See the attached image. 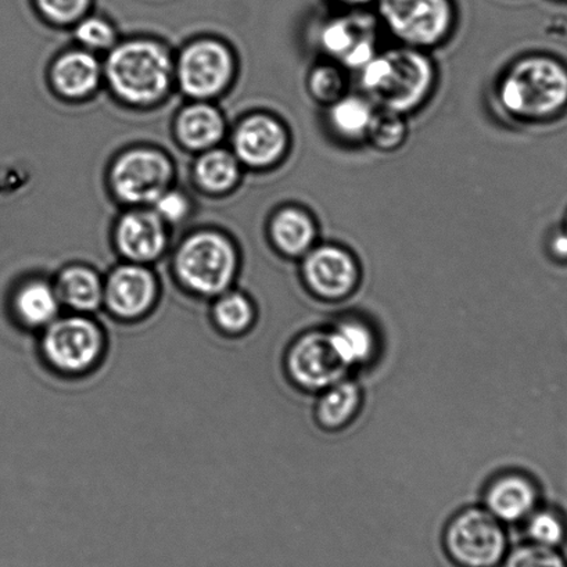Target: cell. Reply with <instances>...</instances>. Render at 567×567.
I'll return each mask as SVG.
<instances>
[{
	"label": "cell",
	"instance_id": "6da1fadb",
	"mask_svg": "<svg viewBox=\"0 0 567 567\" xmlns=\"http://www.w3.org/2000/svg\"><path fill=\"white\" fill-rule=\"evenodd\" d=\"M107 349L103 324L93 316L69 312L42 330L38 352L62 377H82L101 365Z\"/></svg>",
	"mask_w": 567,
	"mask_h": 567
},
{
	"label": "cell",
	"instance_id": "7a4b0ae2",
	"mask_svg": "<svg viewBox=\"0 0 567 567\" xmlns=\"http://www.w3.org/2000/svg\"><path fill=\"white\" fill-rule=\"evenodd\" d=\"M501 101L511 113L545 118L567 106V69L553 58L522 60L501 86Z\"/></svg>",
	"mask_w": 567,
	"mask_h": 567
},
{
	"label": "cell",
	"instance_id": "3957f363",
	"mask_svg": "<svg viewBox=\"0 0 567 567\" xmlns=\"http://www.w3.org/2000/svg\"><path fill=\"white\" fill-rule=\"evenodd\" d=\"M433 70L421 53L399 49L373 58L363 68L362 84L384 110L405 113L422 102L431 90Z\"/></svg>",
	"mask_w": 567,
	"mask_h": 567
},
{
	"label": "cell",
	"instance_id": "277c9868",
	"mask_svg": "<svg viewBox=\"0 0 567 567\" xmlns=\"http://www.w3.org/2000/svg\"><path fill=\"white\" fill-rule=\"evenodd\" d=\"M238 272V257L224 236L203 233L190 236L175 258V274L192 295L216 299L230 290Z\"/></svg>",
	"mask_w": 567,
	"mask_h": 567
},
{
	"label": "cell",
	"instance_id": "5b68a950",
	"mask_svg": "<svg viewBox=\"0 0 567 567\" xmlns=\"http://www.w3.org/2000/svg\"><path fill=\"white\" fill-rule=\"evenodd\" d=\"M443 549L454 567H501L509 550L505 526L486 508L456 514L443 534Z\"/></svg>",
	"mask_w": 567,
	"mask_h": 567
},
{
	"label": "cell",
	"instance_id": "8992f818",
	"mask_svg": "<svg viewBox=\"0 0 567 567\" xmlns=\"http://www.w3.org/2000/svg\"><path fill=\"white\" fill-rule=\"evenodd\" d=\"M110 85L120 97L134 103L156 101L167 91L171 62L153 42H130L114 49L106 65Z\"/></svg>",
	"mask_w": 567,
	"mask_h": 567
},
{
	"label": "cell",
	"instance_id": "52a82bcc",
	"mask_svg": "<svg viewBox=\"0 0 567 567\" xmlns=\"http://www.w3.org/2000/svg\"><path fill=\"white\" fill-rule=\"evenodd\" d=\"M286 372L297 388L321 393L347 377V369L336 355L328 330L302 333L286 354Z\"/></svg>",
	"mask_w": 567,
	"mask_h": 567
},
{
	"label": "cell",
	"instance_id": "ba28073f",
	"mask_svg": "<svg viewBox=\"0 0 567 567\" xmlns=\"http://www.w3.org/2000/svg\"><path fill=\"white\" fill-rule=\"evenodd\" d=\"M381 16L390 31L412 47H431L449 31V0H381Z\"/></svg>",
	"mask_w": 567,
	"mask_h": 567
},
{
	"label": "cell",
	"instance_id": "9c48e42d",
	"mask_svg": "<svg viewBox=\"0 0 567 567\" xmlns=\"http://www.w3.org/2000/svg\"><path fill=\"white\" fill-rule=\"evenodd\" d=\"M159 296L158 282L142 264L115 268L104 282V302L110 317L135 322L151 316Z\"/></svg>",
	"mask_w": 567,
	"mask_h": 567
},
{
	"label": "cell",
	"instance_id": "30bf717a",
	"mask_svg": "<svg viewBox=\"0 0 567 567\" xmlns=\"http://www.w3.org/2000/svg\"><path fill=\"white\" fill-rule=\"evenodd\" d=\"M171 165L163 154L152 151L126 153L113 169V186L128 203H152L167 192Z\"/></svg>",
	"mask_w": 567,
	"mask_h": 567
},
{
	"label": "cell",
	"instance_id": "8fae6325",
	"mask_svg": "<svg viewBox=\"0 0 567 567\" xmlns=\"http://www.w3.org/2000/svg\"><path fill=\"white\" fill-rule=\"evenodd\" d=\"M233 74V58L217 42H197L186 49L179 62L182 90L189 96L210 97L223 90Z\"/></svg>",
	"mask_w": 567,
	"mask_h": 567
},
{
	"label": "cell",
	"instance_id": "7c38bea8",
	"mask_svg": "<svg viewBox=\"0 0 567 567\" xmlns=\"http://www.w3.org/2000/svg\"><path fill=\"white\" fill-rule=\"evenodd\" d=\"M302 277L308 289L319 299L340 301L355 290L358 267L349 252L339 247L323 246L308 252L302 264Z\"/></svg>",
	"mask_w": 567,
	"mask_h": 567
},
{
	"label": "cell",
	"instance_id": "4fadbf2b",
	"mask_svg": "<svg viewBox=\"0 0 567 567\" xmlns=\"http://www.w3.org/2000/svg\"><path fill=\"white\" fill-rule=\"evenodd\" d=\"M484 505L503 525H517L538 508L539 488L530 476L519 472L494 478L484 495Z\"/></svg>",
	"mask_w": 567,
	"mask_h": 567
},
{
	"label": "cell",
	"instance_id": "5bb4252c",
	"mask_svg": "<svg viewBox=\"0 0 567 567\" xmlns=\"http://www.w3.org/2000/svg\"><path fill=\"white\" fill-rule=\"evenodd\" d=\"M121 252L134 264L156 260L167 245L163 219L156 213L126 214L117 229Z\"/></svg>",
	"mask_w": 567,
	"mask_h": 567
},
{
	"label": "cell",
	"instance_id": "9a60e30c",
	"mask_svg": "<svg viewBox=\"0 0 567 567\" xmlns=\"http://www.w3.org/2000/svg\"><path fill=\"white\" fill-rule=\"evenodd\" d=\"M286 147V132L277 121L257 115L246 120L235 136V151L251 167H267L277 162Z\"/></svg>",
	"mask_w": 567,
	"mask_h": 567
},
{
	"label": "cell",
	"instance_id": "2e32d148",
	"mask_svg": "<svg viewBox=\"0 0 567 567\" xmlns=\"http://www.w3.org/2000/svg\"><path fill=\"white\" fill-rule=\"evenodd\" d=\"M62 301L54 285L43 279H31L20 286L12 299L14 321L29 332H42L62 316Z\"/></svg>",
	"mask_w": 567,
	"mask_h": 567
},
{
	"label": "cell",
	"instance_id": "e0dca14e",
	"mask_svg": "<svg viewBox=\"0 0 567 567\" xmlns=\"http://www.w3.org/2000/svg\"><path fill=\"white\" fill-rule=\"evenodd\" d=\"M321 42L324 51L343 59L350 68H363L374 58L368 21L334 20L324 27Z\"/></svg>",
	"mask_w": 567,
	"mask_h": 567
},
{
	"label": "cell",
	"instance_id": "ac0fdd59",
	"mask_svg": "<svg viewBox=\"0 0 567 567\" xmlns=\"http://www.w3.org/2000/svg\"><path fill=\"white\" fill-rule=\"evenodd\" d=\"M54 288L69 312L96 316L104 302V282L96 271L85 266H71L59 275Z\"/></svg>",
	"mask_w": 567,
	"mask_h": 567
},
{
	"label": "cell",
	"instance_id": "d6986e66",
	"mask_svg": "<svg viewBox=\"0 0 567 567\" xmlns=\"http://www.w3.org/2000/svg\"><path fill=\"white\" fill-rule=\"evenodd\" d=\"M330 343L343 365L355 369L377 357L378 336L371 324L357 317H344L328 330Z\"/></svg>",
	"mask_w": 567,
	"mask_h": 567
},
{
	"label": "cell",
	"instance_id": "ffe728a7",
	"mask_svg": "<svg viewBox=\"0 0 567 567\" xmlns=\"http://www.w3.org/2000/svg\"><path fill=\"white\" fill-rule=\"evenodd\" d=\"M362 405V392L355 382H340L321 392L316 409L319 425L327 431H340L355 420Z\"/></svg>",
	"mask_w": 567,
	"mask_h": 567
},
{
	"label": "cell",
	"instance_id": "44dd1931",
	"mask_svg": "<svg viewBox=\"0 0 567 567\" xmlns=\"http://www.w3.org/2000/svg\"><path fill=\"white\" fill-rule=\"evenodd\" d=\"M257 316L256 302L238 290L216 297L210 310L214 328L228 338L249 334L256 327Z\"/></svg>",
	"mask_w": 567,
	"mask_h": 567
},
{
	"label": "cell",
	"instance_id": "7402d4cb",
	"mask_svg": "<svg viewBox=\"0 0 567 567\" xmlns=\"http://www.w3.org/2000/svg\"><path fill=\"white\" fill-rule=\"evenodd\" d=\"M101 79L97 60L86 52H70L54 64L53 82L69 97H82L95 90Z\"/></svg>",
	"mask_w": 567,
	"mask_h": 567
},
{
	"label": "cell",
	"instance_id": "603a6c76",
	"mask_svg": "<svg viewBox=\"0 0 567 567\" xmlns=\"http://www.w3.org/2000/svg\"><path fill=\"white\" fill-rule=\"evenodd\" d=\"M224 128L221 114L208 104H194L185 109L178 120L181 141L194 148L216 145L224 135Z\"/></svg>",
	"mask_w": 567,
	"mask_h": 567
},
{
	"label": "cell",
	"instance_id": "cb8c5ba5",
	"mask_svg": "<svg viewBox=\"0 0 567 567\" xmlns=\"http://www.w3.org/2000/svg\"><path fill=\"white\" fill-rule=\"evenodd\" d=\"M275 244L285 255L297 257L310 249L316 229L306 213L288 208L280 212L272 223Z\"/></svg>",
	"mask_w": 567,
	"mask_h": 567
},
{
	"label": "cell",
	"instance_id": "d4e9b609",
	"mask_svg": "<svg viewBox=\"0 0 567 567\" xmlns=\"http://www.w3.org/2000/svg\"><path fill=\"white\" fill-rule=\"evenodd\" d=\"M527 542L561 549L567 543V519L554 508H538L525 522Z\"/></svg>",
	"mask_w": 567,
	"mask_h": 567
},
{
	"label": "cell",
	"instance_id": "484cf974",
	"mask_svg": "<svg viewBox=\"0 0 567 567\" xmlns=\"http://www.w3.org/2000/svg\"><path fill=\"white\" fill-rule=\"evenodd\" d=\"M238 175V162L233 154L225 151L208 152L196 167L197 181L207 190H227L234 186Z\"/></svg>",
	"mask_w": 567,
	"mask_h": 567
},
{
	"label": "cell",
	"instance_id": "4316f807",
	"mask_svg": "<svg viewBox=\"0 0 567 567\" xmlns=\"http://www.w3.org/2000/svg\"><path fill=\"white\" fill-rule=\"evenodd\" d=\"M372 107L360 97L341 99L330 112V121L336 130L346 136L367 134L373 117Z\"/></svg>",
	"mask_w": 567,
	"mask_h": 567
},
{
	"label": "cell",
	"instance_id": "83f0119b",
	"mask_svg": "<svg viewBox=\"0 0 567 567\" xmlns=\"http://www.w3.org/2000/svg\"><path fill=\"white\" fill-rule=\"evenodd\" d=\"M501 567H567L561 549L527 542L509 548Z\"/></svg>",
	"mask_w": 567,
	"mask_h": 567
},
{
	"label": "cell",
	"instance_id": "f1b7e54d",
	"mask_svg": "<svg viewBox=\"0 0 567 567\" xmlns=\"http://www.w3.org/2000/svg\"><path fill=\"white\" fill-rule=\"evenodd\" d=\"M367 134L378 147L393 148L403 142L405 125L398 113L383 110L379 114H373Z\"/></svg>",
	"mask_w": 567,
	"mask_h": 567
},
{
	"label": "cell",
	"instance_id": "f546056e",
	"mask_svg": "<svg viewBox=\"0 0 567 567\" xmlns=\"http://www.w3.org/2000/svg\"><path fill=\"white\" fill-rule=\"evenodd\" d=\"M343 85L341 74L333 68H319L311 75V92L321 102L338 101Z\"/></svg>",
	"mask_w": 567,
	"mask_h": 567
},
{
	"label": "cell",
	"instance_id": "4dcf8cb0",
	"mask_svg": "<svg viewBox=\"0 0 567 567\" xmlns=\"http://www.w3.org/2000/svg\"><path fill=\"white\" fill-rule=\"evenodd\" d=\"M87 4L90 0H38V7L47 18L62 24L80 19Z\"/></svg>",
	"mask_w": 567,
	"mask_h": 567
},
{
	"label": "cell",
	"instance_id": "1f68e13d",
	"mask_svg": "<svg viewBox=\"0 0 567 567\" xmlns=\"http://www.w3.org/2000/svg\"><path fill=\"white\" fill-rule=\"evenodd\" d=\"M75 34L80 42L93 49H104L112 45L115 37L112 25L101 19L82 21L76 27Z\"/></svg>",
	"mask_w": 567,
	"mask_h": 567
},
{
	"label": "cell",
	"instance_id": "d6a6232c",
	"mask_svg": "<svg viewBox=\"0 0 567 567\" xmlns=\"http://www.w3.org/2000/svg\"><path fill=\"white\" fill-rule=\"evenodd\" d=\"M156 214L164 221L176 223L184 218L187 214V200L185 196L176 194V192H164L156 202Z\"/></svg>",
	"mask_w": 567,
	"mask_h": 567
},
{
	"label": "cell",
	"instance_id": "836d02e7",
	"mask_svg": "<svg viewBox=\"0 0 567 567\" xmlns=\"http://www.w3.org/2000/svg\"><path fill=\"white\" fill-rule=\"evenodd\" d=\"M550 247H553V252L556 258L567 261V234L565 233V229L564 233L555 236Z\"/></svg>",
	"mask_w": 567,
	"mask_h": 567
},
{
	"label": "cell",
	"instance_id": "e575fe53",
	"mask_svg": "<svg viewBox=\"0 0 567 567\" xmlns=\"http://www.w3.org/2000/svg\"><path fill=\"white\" fill-rule=\"evenodd\" d=\"M340 2L347 3V4H365L371 2V0H340Z\"/></svg>",
	"mask_w": 567,
	"mask_h": 567
},
{
	"label": "cell",
	"instance_id": "d590c367",
	"mask_svg": "<svg viewBox=\"0 0 567 567\" xmlns=\"http://www.w3.org/2000/svg\"><path fill=\"white\" fill-rule=\"evenodd\" d=\"M565 233L567 234V216H566V223H565Z\"/></svg>",
	"mask_w": 567,
	"mask_h": 567
}]
</instances>
